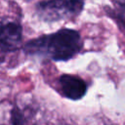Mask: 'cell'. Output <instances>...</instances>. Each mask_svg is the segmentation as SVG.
<instances>
[{"mask_svg":"<svg viewBox=\"0 0 125 125\" xmlns=\"http://www.w3.org/2000/svg\"><path fill=\"white\" fill-rule=\"evenodd\" d=\"M83 7V0H45L37 4L36 12L41 20L56 21L76 17Z\"/></svg>","mask_w":125,"mask_h":125,"instance_id":"cell-2","label":"cell"},{"mask_svg":"<svg viewBox=\"0 0 125 125\" xmlns=\"http://www.w3.org/2000/svg\"><path fill=\"white\" fill-rule=\"evenodd\" d=\"M113 1L122 10L121 12H124L125 13V0H113Z\"/></svg>","mask_w":125,"mask_h":125,"instance_id":"cell-6","label":"cell"},{"mask_svg":"<svg viewBox=\"0 0 125 125\" xmlns=\"http://www.w3.org/2000/svg\"><path fill=\"white\" fill-rule=\"evenodd\" d=\"M23 117L20 110L14 109L12 111V124L13 125H22Z\"/></svg>","mask_w":125,"mask_h":125,"instance_id":"cell-5","label":"cell"},{"mask_svg":"<svg viewBox=\"0 0 125 125\" xmlns=\"http://www.w3.org/2000/svg\"><path fill=\"white\" fill-rule=\"evenodd\" d=\"M22 38L21 26L14 21H0V47L12 51L19 47Z\"/></svg>","mask_w":125,"mask_h":125,"instance_id":"cell-3","label":"cell"},{"mask_svg":"<svg viewBox=\"0 0 125 125\" xmlns=\"http://www.w3.org/2000/svg\"><path fill=\"white\" fill-rule=\"evenodd\" d=\"M82 48L79 32L63 28L55 33L43 35L27 42L25 53L49 58L53 61H67L73 58Z\"/></svg>","mask_w":125,"mask_h":125,"instance_id":"cell-1","label":"cell"},{"mask_svg":"<svg viewBox=\"0 0 125 125\" xmlns=\"http://www.w3.org/2000/svg\"><path fill=\"white\" fill-rule=\"evenodd\" d=\"M59 83L62 95L70 100H79L87 92L86 82L75 75L62 74L59 79Z\"/></svg>","mask_w":125,"mask_h":125,"instance_id":"cell-4","label":"cell"}]
</instances>
